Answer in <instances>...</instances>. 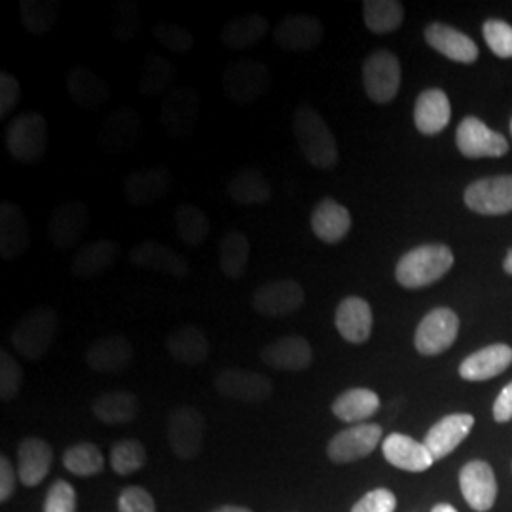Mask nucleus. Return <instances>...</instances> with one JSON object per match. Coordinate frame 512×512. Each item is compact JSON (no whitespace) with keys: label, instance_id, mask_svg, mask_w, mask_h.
I'll return each mask as SVG.
<instances>
[{"label":"nucleus","instance_id":"nucleus-1","mask_svg":"<svg viewBox=\"0 0 512 512\" xmlns=\"http://www.w3.org/2000/svg\"><path fill=\"white\" fill-rule=\"evenodd\" d=\"M293 129L300 152L313 167L329 171L338 165V143L323 116L311 105H298L294 109Z\"/></svg>","mask_w":512,"mask_h":512},{"label":"nucleus","instance_id":"nucleus-2","mask_svg":"<svg viewBox=\"0 0 512 512\" xmlns=\"http://www.w3.org/2000/svg\"><path fill=\"white\" fill-rule=\"evenodd\" d=\"M454 266V253L440 243H427L404 253L397 268L395 279L404 289H423L437 283Z\"/></svg>","mask_w":512,"mask_h":512},{"label":"nucleus","instance_id":"nucleus-3","mask_svg":"<svg viewBox=\"0 0 512 512\" xmlns=\"http://www.w3.org/2000/svg\"><path fill=\"white\" fill-rule=\"evenodd\" d=\"M59 329L57 311L40 306L29 311L12 330V346L27 361H40L54 344Z\"/></svg>","mask_w":512,"mask_h":512},{"label":"nucleus","instance_id":"nucleus-4","mask_svg":"<svg viewBox=\"0 0 512 512\" xmlns=\"http://www.w3.org/2000/svg\"><path fill=\"white\" fill-rule=\"evenodd\" d=\"M6 148L21 164H37L48 150V124L38 112H21L6 129Z\"/></svg>","mask_w":512,"mask_h":512},{"label":"nucleus","instance_id":"nucleus-5","mask_svg":"<svg viewBox=\"0 0 512 512\" xmlns=\"http://www.w3.org/2000/svg\"><path fill=\"white\" fill-rule=\"evenodd\" d=\"M272 76L264 63L255 59H239L222 73V90L236 105L255 103L270 92Z\"/></svg>","mask_w":512,"mask_h":512},{"label":"nucleus","instance_id":"nucleus-6","mask_svg":"<svg viewBox=\"0 0 512 512\" xmlns=\"http://www.w3.org/2000/svg\"><path fill=\"white\" fill-rule=\"evenodd\" d=\"M401 61L389 50L372 52L363 65V84L368 99L376 105L391 103L401 90Z\"/></svg>","mask_w":512,"mask_h":512},{"label":"nucleus","instance_id":"nucleus-7","mask_svg":"<svg viewBox=\"0 0 512 512\" xmlns=\"http://www.w3.org/2000/svg\"><path fill=\"white\" fill-rule=\"evenodd\" d=\"M205 418L194 406H179L167 418V442L173 454L181 459H194L202 454L205 440Z\"/></svg>","mask_w":512,"mask_h":512},{"label":"nucleus","instance_id":"nucleus-8","mask_svg":"<svg viewBox=\"0 0 512 512\" xmlns=\"http://www.w3.org/2000/svg\"><path fill=\"white\" fill-rule=\"evenodd\" d=\"M213 385L219 395L239 403H264L274 393V384L268 376L247 368H222Z\"/></svg>","mask_w":512,"mask_h":512},{"label":"nucleus","instance_id":"nucleus-9","mask_svg":"<svg viewBox=\"0 0 512 512\" xmlns=\"http://www.w3.org/2000/svg\"><path fill=\"white\" fill-rule=\"evenodd\" d=\"M459 332V317L450 308L429 311L414 334V348L420 355L435 357L452 348Z\"/></svg>","mask_w":512,"mask_h":512},{"label":"nucleus","instance_id":"nucleus-10","mask_svg":"<svg viewBox=\"0 0 512 512\" xmlns=\"http://www.w3.org/2000/svg\"><path fill=\"white\" fill-rule=\"evenodd\" d=\"M200 116V92L192 86H179L165 95L160 120L165 133L175 139L188 137Z\"/></svg>","mask_w":512,"mask_h":512},{"label":"nucleus","instance_id":"nucleus-11","mask_svg":"<svg viewBox=\"0 0 512 512\" xmlns=\"http://www.w3.org/2000/svg\"><path fill=\"white\" fill-rule=\"evenodd\" d=\"M306 302L304 287L296 279H275L260 285L253 294V308L262 317L281 319L300 310Z\"/></svg>","mask_w":512,"mask_h":512},{"label":"nucleus","instance_id":"nucleus-12","mask_svg":"<svg viewBox=\"0 0 512 512\" xmlns=\"http://www.w3.org/2000/svg\"><path fill=\"white\" fill-rule=\"evenodd\" d=\"M382 427L378 423H359L336 433L327 446L332 463L346 465L370 456L382 442Z\"/></svg>","mask_w":512,"mask_h":512},{"label":"nucleus","instance_id":"nucleus-13","mask_svg":"<svg viewBox=\"0 0 512 512\" xmlns=\"http://www.w3.org/2000/svg\"><path fill=\"white\" fill-rule=\"evenodd\" d=\"M90 228V209L84 202L69 200L55 207L48 222V239L57 251H71Z\"/></svg>","mask_w":512,"mask_h":512},{"label":"nucleus","instance_id":"nucleus-14","mask_svg":"<svg viewBox=\"0 0 512 512\" xmlns=\"http://www.w3.org/2000/svg\"><path fill=\"white\" fill-rule=\"evenodd\" d=\"M143 137L141 114L129 107H118L109 112L97 133V143L109 154H120L135 147Z\"/></svg>","mask_w":512,"mask_h":512},{"label":"nucleus","instance_id":"nucleus-15","mask_svg":"<svg viewBox=\"0 0 512 512\" xmlns=\"http://www.w3.org/2000/svg\"><path fill=\"white\" fill-rule=\"evenodd\" d=\"M456 143H458L459 152L471 160L501 158L509 152L507 139L501 133L488 128L475 116H469L459 124Z\"/></svg>","mask_w":512,"mask_h":512},{"label":"nucleus","instance_id":"nucleus-16","mask_svg":"<svg viewBox=\"0 0 512 512\" xmlns=\"http://www.w3.org/2000/svg\"><path fill=\"white\" fill-rule=\"evenodd\" d=\"M465 205L478 215H507L512 211V175L480 179L467 186Z\"/></svg>","mask_w":512,"mask_h":512},{"label":"nucleus","instance_id":"nucleus-17","mask_svg":"<svg viewBox=\"0 0 512 512\" xmlns=\"http://www.w3.org/2000/svg\"><path fill=\"white\" fill-rule=\"evenodd\" d=\"M325 37L323 23L313 16L293 14L285 16L274 29V44L283 52L300 54L315 50Z\"/></svg>","mask_w":512,"mask_h":512},{"label":"nucleus","instance_id":"nucleus-18","mask_svg":"<svg viewBox=\"0 0 512 512\" xmlns=\"http://www.w3.org/2000/svg\"><path fill=\"white\" fill-rule=\"evenodd\" d=\"M171 181V171L165 165L137 169L124 179V198L133 207H150L164 198Z\"/></svg>","mask_w":512,"mask_h":512},{"label":"nucleus","instance_id":"nucleus-19","mask_svg":"<svg viewBox=\"0 0 512 512\" xmlns=\"http://www.w3.org/2000/svg\"><path fill=\"white\" fill-rule=\"evenodd\" d=\"M459 488L467 505L476 512H488L497 499L494 469L486 461H469L459 471Z\"/></svg>","mask_w":512,"mask_h":512},{"label":"nucleus","instance_id":"nucleus-20","mask_svg":"<svg viewBox=\"0 0 512 512\" xmlns=\"http://www.w3.org/2000/svg\"><path fill=\"white\" fill-rule=\"evenodd\" d=\"M86 363L99 374H122L133 363V346L122 334L103 336L86 351Z\"/></svg>","mask_w":512,"mask_h":512},{"label":"nucleus","instance_id":"nucleus-21","mask_svg":"<svg viewBox=\"0 0 512 512\" xmlns=\"http://www.w3.org/2000/svg\"><path fill=\"white\" fill-rule=\"evenodd\" d=\"M334 323H336V330L346 342L361 346L372 336L374 313L365 298L348 296L338 304Z\"/></svg>","mask_w":512,"mask_h":512},{"label":"nucleus","instance_id":"nucleus-22","mask_svg":"<svg viewBox=\"0 0 512 512\" xmlns=\"http://www.w3.org/2000/svg\"><path fill=\"white\" fill-rule=\"evenodd\" d=\"M475 427L471 414H450L437 421L425 435L423 444L435 461L450 456Z\"/></svg>","mask_w":512,"mask_h":512},{"label":"nucleus","instance_id":"nucleus-23","mask_svg":"<svg viewBox=\"0 0 512 512\" xmlns=\"http://www.w3.org/2000/svg\"><path fill=\"white\" fill-rule=\"evenodd\" d=\"M129 260L137 268L173 275L177 279H184L190 274L188 260L177 251H173L171 247L162 245L158 241H143L135 245L129 253Z\"/></svg>","mask_w":512,"mask_h":512},{"label":"nucleus","instance_id":"nucleus-24","mask_svg":"<svg viewBox=\"0 0 512 512\" xmlns=\"http://www.w3.org/2000/svg\"><path fill=\"white\" fill-rule=\"evenodd\" d=\"M260 359L275 370L302 372L313 363V349L304 336H283L260 351Z\"/></svg>","mask_w":512,"mask_h":512},{"label":"nucleus","instance_id":"nucleus-25","mask_svg":"<svg viewBox=\"0 0 512 512\" xmlns=\"http://www.w3.org/2000/svg\"><path fill=\"white\" fill-rule=\"evenodd\" d=\"M382 454L389 461V465L408 473H423L431 469L435 463L423 442H418L403 433L387 435L382 442Z\"/></svg>","mask_w":512,"mask_h":512},{"label":"nucleus","instance_id":"nucleus-26","mask_svg":"<svg viewBox=\"0 0 512 512\" xmlns=\"http://www.w3.org/2000/svg\"><path fill=\"white\" fill-rule=\"evenodd\" d=\"M29 222L18 203L0 205V256L4 260H18L29 247Z\"/></svg>","mask_w":512,"mask_h":512},{"label":"nucleus","instance_id":"nucleus-27","mask_svg":"<svg viewBox=\"0 0 512 512\" xmlns=\"http://www.w3.org/2000/svg\"><path fill=\"white\" fill-rule=\"evenodd\" d=\"M54 450L46 440L27 437L18 446L19 482L27 488L38 486L52 469Z\"/></svg>","mask_w":512,"mask_h":512},{"label":"nucleus","instance_id":"nucleus-28","mask_svg":"<svg viewBox=\"0 0 512 512\" xmlns=\"http://www.w3.org/2000/svg\"><path fill=\"white\" fill-rule=\"evenodd\" d=\"M65 84L74 105L80 109H101L110 99L109 84L99 74L93 73L90 67H73L65 76Z\"/></svg>","mask_w":512,"mask_h":512},{"label":"nucleus","instance_id":"nucleus-29","mask_svg":"<svg viewBox=\"0 0 512 512\" xmlns=\"http://www.w3.org/2000/svg\"><path fill=\"white\" fill-rule=\"evenodd\" d=\"M122 247L114 239H95L84 245L71 262V272L78 279H92L97 275L109 272L120 258Z\"/></svg>","mask_w":512,"mask_h":512},{"label":"nucleus","instance_id":"nucleus-30","mask_svg":"<svg viewBox=\"0 0 512 512\" xmlns=\"http://www.w3.org/2000/svg\"><path fill=\"white\" fill-rule=\"evenodd\" d=\"M310 224L315 238L327 245H336L348 236L351 230V215L342 203L332 198H323L315 205Z\"/></svg>","mask_w":512,"mask_h":512},{"label":"nucleus","instance_id":"nucleus-31","mask_svg":"<svg viewBox=\"0 0 512 512\" xmlns=\"http://www.w3.org/2000/svg\"><path fill=\"white\" fill-rule=\"evenodd\" d=\"M512 365V348L507 344H494L469 355L459 365V376L467 382H486L503 374Z\"/></svg>","mask_w":512,"mask_h":512},{"label":"nucleus","instance_id":"nucleus-32","mask_svg":"<svg viewBox=\"0 0 512 512\" xmlns=\"http://www.w3.org/2000/svg\"><path fill=\"white\" fill-rule=\"evenodd\" d=\"M425 42L435 52L458 63H475L478 57V48L471 38L439 21L425 27Z\"/></svg>","mask_w":512,"mask_h":512},{"label":"nucleus","instance_id":"nucleus-33","mask_svg":"<svg viewBox=\"0 0 512 512\" xmlns=\"http://www.w3.org/2000/svg\"><path fill=\"white\" fill-rule=\"evenodd\" d=\"M452 118V105L448 95L439 90L431 88L418 95L414 105V124L423 135H439Z\"/></svg>","mask_w":512,"mask_h":512},{"label":"nucleus","instance_id":"nucleus-34","mask_svg":"<svg viewBox=\"0 0 512 512\" xmlns=\"http://www.w3.org/2000/svg\"><path fill=\"white\" fill-rule=\"evenodd\" d=\"M167 353L181 365L198 366L209 357V340L200 327L183 325L165 338Z\"/></svg>","mask_w":512,"mask_h":512},{"label":"nucleus","instance_id":"nucleus-35","mask_svg":"<svg viewBox=\"0 0 512 512\" xmlns=\"http://www.w3.org/2000/svg\"><path fill=\"white\" fill-rule=\"evenodd\" d=\"M226 192H228L230 200L241 207L264 205L272 200V183L268 181V177L262 171L247 167V169L238 171L228 181Z\"/></svg>","mask_w":512,"mask_h":512},{"label":"nucleus","instance_id":"nucleus-36","mask_svg":"<svg viewBox=\"0 0 512 512\" xmlns=\"http://www.w3.org/2000/svg\"><path fill=\"white\" fill-rule=\"evenodd\" d=\"M380 410V397L366 387H351L332 403V414L338 420L359 425Z\"/></svg>","mask_w":512,"mask_h":512},{"label":"nucleus","instance_id":"nucleus-37","mask_svg":"<svg viewBox=\"0 0 512 512\" xmlns=\"http://www.w3.org/2000/svg\"><path fill=\"white\" fill-rule=\"evenodd\" d=\"M93 416L105 425H126L139 416L141 404L129 391H109L99 395L92 404Z\"/></svg>","mask_w":512,"mask_h":512},{"label":"nucleus","instance_id":"nucleus-38","mask_svg":"<svg viewBox=\"0 0 512 512\" xmlns=\"http://www.w3.org/2000/svg\"><path fill=\"white\" fill-rule=\"evenodd\" d=\"M268 33V19L260 14H245L230 19L222 31L220 42L230 50H247L256 46Z\"/></svg>","mask_w":512,"mask_h":512},{"label":"nucleus","instance_id":"nucleus-39","mask_svg":"<svg viewBox=\"0 0 512 512\" xmlns=\"http://www.w3.org/2000/svg\"><path fill=\"white\" fill-rule=\"evenodd\" d=\"M173 219H175L177 236L186 247H200L209 236L211 220L205 215V211H202L194 203L177 205V209L173 213Z\"/></svg>","mask_w":512,"mask_h":512},{"label":"nucleus","instance_id":"nucleus-40","mask_svg":"<svg viewBox=\"0 0 512 512\" xmlns=\"http://www.w3.org/2000/svg\"><path fill=\"white\" fill-rule=\"evenodd\" d=\"M251 241L243 232H230L220 241L219 260L222 274L230 279L243 277L249 268Z\"/></svg>","mask_w":512,"mask_h":512},{"label":"nucleus","instance_id":"nucleus-41","mask_svg":"<svg viewBox=\"0 0 512 512\" xmlns=\"http://www.w3.org/2000/svg\"><path fill=\"white\" fill-rule=\"evenodd\" d=\"M177 80V69L164 55L147 54L141 76H139V93L143 97H156L164 93Z\"/></svg>","mask_w":512,"mask_h":512},{"label":"nucleus","instance_id":"nucleus-42","mask_svg":"<svg viewBox=\"0 0 512 512\" xmlns=\"http://www.w3.org/2000/svg\"><path fill=\"white\" fill-rule=\"evenodd\" d=\"M363 14L368 31L387 35L403 25L404 6L397 0H365Z\"/></svg>","mask_w":512,"mask_h":512},{"label":"nucleus","instance_id":"nucleus-43","mask_svg":"<svg viewBox=\"0 0 512 512\" xmlns=\"http://www.w3.org/2000/svg\"><path fill=\"white\" fill-rule=\"evenodd\" d=\"M59 8L57 0H23L19 6L21 23L31 35H44L54 29Z\"/></svg>","mask_w":512,"mask_h":512},{"label":"nucleus","instance_id":"nucleus-44","mask_svg":"<svg viewBox=\"0 0 512 512\" xmlns=\"http://www.w3.org/2000/svg\"><path fill=\"white\" fill-rule=\"evenodd\" d=\"M63 467L76 476H95L103 473L105 458L92 442H78L65 450Z\"/></svg>","mask_w":512,"mask_h":512},{"label":"nucleus","instance_id":"nucleus-45","mask_svg":"<svg viewBox=\"0 0 512 512\" xmlns=\"http://www.w3.org/2000/svg\"><path fill=\"white\" fill-rule=\"evenodd\" d=\"M147 463L145 446L135 439L118 440L110 448V467L118 475L129 476L141 471Z\"/></svg>","mask_w":512,"mask_h":512},{"label":"nucleus","instance_id":"nucleus-46","mask_svg":"<svg viewBox=\"0 0 512 512\" xmlns=\"http://www.w3.org/2000/svg\"><path fill=\"white\" fill-rule=\"evenodd\" d=\"M141 29V8L131 0H120L112 10L110 31L118 42H129Z\"/></svg>","mask_w":512,"mask_h":512},{"label":"nucleus","instance_id":"nucleus-47","mask_svg":"<svg viewBox=\"0 0 512 512\" xmlns=\"http://www.w3.org/2000/svg\"><path fill=\"white\" fill-rule=\"evenodd\" d=\"M152 37L156 38L164 48L175 54H188L194 48V37L183 25L173 21H160L150 29Z\"/></svg>","mask_w":512,"mask_h":512},{"label":"nucleus","instance_id":"nucleus-48","mask_svg":"<svg viewBox=\"0 0 512 512\" xmlns=\"http://www.w3.org/2000/svg\"><path fill=\"white\" fill-rule=\"evenodd\" d=\"M21 384H23V368L10 353L2 351L0 353V399L4 403L14 401L18 397Z\"/></svg>","mask_w":512,"mask_h":512},{"label":"nucleus","instance_id":"nucleus-49","mask_svg":"<svg viewBox=\"0 0 512 512\" xmlns=\"http://www.w3.org/2000/svg\"><path fill=\"white\" fill-rule=\"evenodd\" d=\"M484 40L488 48L497 57L511 59L512 57V27L507 21L501 19H488L484 23Z\"/></svg>","mask_w":512,"mask_h":512},{"label":"nucleus","instance_id":"nucleus-50","mask_svg":"<svg viewBox=\"0 0 512 512\" xmlns=\"http://www.w3.org/2000/svg\"><path fill=\"white\" fill-rule=\"evenodd\" d=\"M44 512H76V490L67 480H55L44 499Z\"/></svg>","mask_w":512,"mask_h":512},{"label":"nucleus","instance_id":"nucleus-51","mask_svg":"<svg viewBox=\"0 0 512 512\" xmlns=\"http://www.w3.org/2000/svg\"><path fill=\"white\" fill-rule=\"evenodd\" d=\"M118 512H156V503L145 488L129 486L118 495Z\"/></svg>","mask_w":512,"mask_h":512},{"label":"nucleus","instance_id":"nucleus-52","mask_svg":"<svg viewBox=\"0 0 512 512\" xmlns=\"http://www.w3.org/2000/svg\"><path fill=\"white\" fill-rule=\"evenodd\" d=\"M397 509V497L387 490V488H378L368 494L363 495L351 512H395Z\"/></svg>","mask_w":512,"mask_h":512},{"label":"nucleus","instance_id":"nucleus-53","mask_svg":"<svg viewBox=\"0 0 512 512\" xmlns=\"http://www.w3.org/2000/svg\"><path fill=\"white\" fill-rule=\"evenodd\" d=\"M21 97V84L16 76L2 71L0 73V118H6L8 112L14 109Z\"/></svg>","mask_w":512,"mask_h":512},{"label":"nucleus","instance_id":"nucleus-54","mask_svg":"<svg viewBox=\"0 0 512 512\" xmlns=\"http://www.w3.org/2000/svg\"><path fill=\"white\" fill-rule=\"evenodd\" d=\"M18 480V469H14L12 461L6 456H0V501L2 503H6L14 495Z\"/></svg>","mask_w":512,"mask_h":512},{"label":"nucleus","instance_id":"nucleus-55","mask_svg":"<svg viewBox=\"0 0 512 512\" xmlns=\"http://www.w3.org/2000/svg\"><path fill=\"white\" fill-rule=\"evenodd\" d=\"M494 418L499 423L512 420V382L503 387L494 403Z\"/></svg>","mask_w":512,"mask_h":512},{"label":"nucleus","instance_id":"nucleus-56","mask_svg":"<svg viewBox=\"0 0 512 512\" xmlns=\"http://www.w3.org/2000/svg\"><path fill=\"white\" fill-rule=\"evenodd\" d=\"M213 512H253L251 509H247V507H238V505H224V507H219V509H215Z\"/></svg>","mask_w":512,"mask_h":512},{"label":"nucleus","instance_id":"nucleus-57","mask_svg":"<svg viewBox=\"0 0 512 512\" xmlns=\"http://www.w3.org/2000/svg\"><path fill=\"white\" fill-rule=\"evenodd\" d=\"M431 512H458L452 505H448V503H439V505H435Z\"/></svg>","mask_w":512,"mask_h":512},{"label":"nucleus","instance_id":"nucleus-58","mask_svg":"<svg viewBox=\"0 0 512 512\" xmlns=\"http://www.w3.org/2000/svg\"><path fill=\"white\" fill-rule=\"evenodd\" d=\"M503 268L507 274L512 275V249L509 251V255L505 256V262H503Z\"/></svg>","mask_w":512,"mask_h":512},{"label":"nucleus","instance_id":"nucleus-59","mask_svg":"<svg viewBox=\"0 0 512 512\" xmlns=\"http://www.w3.org/2000/svg\"><path fill=\"white\" fill-rule=\"evenodd\" d=\"M511 133H512V122H511Z\"/></svg>","mask_w":512,"mask_h":512}]
</instances>
